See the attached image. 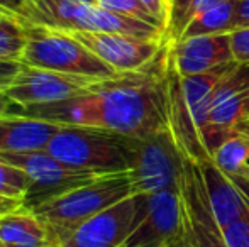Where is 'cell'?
Here are the masks:
<instances>
[{"label":"cell","mask_w":249,"mask_h":247,"mask_svg":"<svg viewBox=\"0 0 249 247\" xmlns=\"http://www.w3.org/2000/svg\"><path fill=\"white\" fill-rule=\"evenodd\" d=\"M163 53L139 71L97 80L87 93L41 105L17 107L16 114L58 125H87L127 137H144L168 127Z\"/></svg>","instance_id":"1"},{"label":"cell","mask_w":249,"mask_h":247,"mask_svg":"<svg viewBox=\"0 0 249 247\" xmlns=\"http://www.w3.org/2000/svg\"><path fill=\"white\" fill-rule=\"evenodd\" d=\"M131 195V173H112L44 201L33 212L50 231L53 244L59 246L80 224Z\"/></svg>","instance_id":"2"},{"label":"cell","mask_w":249,"mask_h":247,"mask_svg":"<svg viewBox=\"0 0 249 247\" xmlns=\"http://www.w3.org/2000/svg\"><path fill=\"white\" fill-rule=\"evenodd\" d=\"M20 19L66 33H121L146 39H166L164 31L158 26L110 12L100 5L70 0H26Z\"/></svg>","instance_id":"3"},{"label":"cell","mask_w":249,"mask_h":247,"mask_svg":"<svg viewBox=\"0 0 249 247\" xmlns=\"http://www.w3.org/2000/svg\"><path fill=\"white\" fill-rule=\"evenodd\" d=\"M59 161L102 175L129 171L131 144L127 135L87 125H59L48 144Z\"/></svg>","instance_id":"4"},{"label":"cell","mask_w":249,"mask_h":247,"mask_svg":"<svg viewBox=\"0 0 249 247\" xmlns=\"http://www.w3.org/2000/svg\"><path fill=\"white\" fill-rule=\"evenodd\" d=\"M22 22L26 31V49L20 60L22 65L97 80L121 75L95 56L71 33L26 20Z\"/></svg>","instance_id":"5"},{"label":"cell","mask_w":249,"mask_h":247,"mask_svg":"<svg viewBox=\"0 0 249 247\" xmlns=\"http://www.w3.org/2000/svg\"><path fill=\"white\" fill-rule=\"evenodd\" d=\"M129 144L132 193L153 195L178 186L183 156L178 151L170 127L144 137H129Z\"/></svg>","instance_id":"6"},{"label":"cell","mask_w":249,"mask_h":247,"mask_svg":"<svg viewBox=\"0 0 249 247\" xmlns=\"http://www.w3.org/2000/svg\"><path fill=\"white\" fill-rule=\"evenodd\" d=\"M5 161L20 168L31 180L29 190L24 197V208H36L37 205L59 197L66 191L78 188L104 176L102 173L80 169L59 161L48 149L31 152H0ZM112 175V173H110Z\"/></svg>","instance_id":"7"},{"label":"cell","mask_w":249,"mask_h":247,"mask_svg":"<svg viewBox=\"0 0 249 247\" xmlns=\"http://www.w3.org/2000/svg\"><path fill=\"white\" fill-rule=\"evenodd\" d=\"M146 195H131L80 224L59 247H124L146 214Z\"/></svg>","instance_id":"8"},{"label":"cell","mask_w":249,"mask_h":247,"mask_svg":"<svg viewBox=\"0 0 249 247\" xmlns=\"http://www.w3.org/2000/svg\"><path fill=\"white\" fill-rule=\"evenodd\" d=\"M178 188H180L185 227L190 235L192 246L227 247L224 232L217 224L215 215L210 207L209 193L197 161L183 158Z\"/></svg>","instance_id":"9"},{"label":"cell","mask_w":249,"mask_h":247,"mask_svg":"<svg viewBox=\"0 0 249 247\" xmlns=\"http://www.w3.org/2000/svg\"><path fill=\"white\" fill-rule=\"evenodd\" d=\"M97 78L66 75L22 65L14 82L3 92L19 107L41 105L83 95L92 88Z\"/></svg>","instance_id":"10"},{"label":"cell","mask_w":249,"mask_h":247,"mask_svg":"<svg viewBox=\"0 0 249 247\" xmlns=\"http://www.w3.org/2000/svg\"><path fill=\"white\" fill-rule=\"evenodd\" d=\"M117 73L139 71L163 53L166 39H146L121 33H71Z\"/></svg>","instance_id":"11"},{"label":"cell","mask_w":249,"mask_h":247,"mask_svg":"<svg viewBox=\"0 0 249 247\" xmlns=\"http://www.w3.org/2000/svg\"><path fill=\"white\" fill-rule=\"evenodd\" d=\"M249 86V65H237L215 88L209 110V125L203 134L209 154L236 132V125L243 120L244 90Z\"/></svg>","instance_id":"12"},{"label":"cell","mask_w":249,"mask_h":247,"mask_svg":"<svg viewBox=\"0 0 249 247\" xmlns=\"http://www.w3.org/2000/svg\"><path fill=\"white\" fill-rule=\"evenodd\" d=\"M146 214L124 247H166L183 229L180 188L146 195Z\"/></svg>","instance_id":"13"},{"label":"cell","mask_w":249,"mask_h":247,"mask_svg":"<svg viewBox=\"0 0 249 247\" xmlns=\"http://www.w3.org/2000/svg\"><path fill=\"white\" fill-rule=\"evenodd\" d=\"M166 56L181 76L200 75L234 61L231 33L166 41Z\"/></svg>","instance_id":"14"},{"label":"cell","mask_w":249,"mask_h":247,"mask_svg":"<svg viewBox=\"0 0 249 247\" xmlns=\"http://www.w3.org/2000/svg\"><path fill=\"white\" fill-rule=\"evenodd\" d=\"M200 165L207 193H209L210 207L215 215L220 229L227 227L237 218L249 214V201L239 190V186L215 166L212 159H207Z\"/></svg>","instance_id":"15"},{"label":"cell","mask_w":249,"mask_h":247,"mask_svg":"<svg viewBox=\"0 0 249 247\" xmlns=\"http://www.w3.org/2000/svg\"><path fill=\"white\" fill-rule=\"evenodd\" d=\"M59 125L22 114L0 115V152H31L46 149Z\"/></svg>","instance_id":"16"},{"label":"cell","mask_w":249,"mask_h":247,"mask_svg":"<svg viewBox=\"0 0 249 247\" xmlns=\"http://www.w3.org/2000/svg\"><path fill=\"white\" fill-rule=\"evenodd\" d=\"M237 65L239 63L231 61L226 63V65L217 66V68L210 69V71L200 73V75H192V76L180 75L181 92H183L185 103H187V109L190 112L192 120L195 122L200 135H202V141H203V134L207 131V125H209V110L213 99V93H215V88Z\"/></svg>","instance_id":"17"},{"label":"cell","mask_w":249,"mask_h":247,"mask_svg":"<svg viewBox=\"0 0 249 247\" xmlns=\"http://www.w3.org/2000/svg\"><path fill=\"white\" fill-rule=\"evenodd\" d=\"M0 244L7 247H54L43 220L24 207L0 217Z\"/></svg>","instance_id":"18"},{"label":"cell","mask_w":249,"mask_h":247,"mask_svg":"<svg viewBox=\"0 0 249 247\" xmlns=\"http://www.w3.org/2000/svg\"><path fill=\"white\" fill-rule=\"evenodd\" d=\"M212 161L236 185L249 181V137L237 131L231 134L213 151Z\"/></svg>","instance_id":"19"},{"label":"cell","mask_w":249,"mask_h":247,"mask_svg":"<svg viewBox=\"0 0 249 247\" xmlns=\"http://www.w3.org/2000/svg\"><path fill=\"white\" fill-rule=\"evenodd\" d=\"M234 16H236V0L213 7L207 12L200 14L188 22L178 39H187L194 36H207V34H222L234 31ZM177 39V41H178Z\"/></svg>","instance_id":"20"},{"label":"cell","mask_w":249,"mask_h":247,"mask_svg":"<svg viewBox=\"0 0 249 247\" xmlns=\"http://www.w3.org/2000/svg\"><path fill=\"white\" fill-rule=\"evenodd\" d=\"M226 2L229 0H181V2L173 3L170 22L166 27V41L168 43L177 41L192 19Z\"/></svg>","instance_id":"21"},{"label":"cell","mask_w":249,"mask_h":247,"mask_svg":"<svg viewBox=\"0 0 249 247\" xmlns=\"http://www.w3.org/2000/svg\"><path fill=\"white\" fill-rule=\"evenodd\" d=\"M26 49V31L20 17L7 14L0 19V63L20 61Z\"/></svg>","instance_id":"22"},{"label":"cell","mask_w":249,"mask_h":247,"mask_svg":"<svg viewBox=\"0 0 249 247\" xmlns=\"http://www.w3.org/2000/svg\"><path fill=\"white\" fill-rule=\"evenodd\" d=\"M31 180L20 168L5 161L0 156V195L24 200L29 190Z\"/></svg>","instance_id":"23"},{"label":"cell","mask_w":249,"mask_h":247,"mask_svg":"<svg viewBox=\"0 0 249 247\" xmlns=\"http://www.w3.org/2000/svg\"><path fill=\"white\" fill-rule=\"evenodd\" d=\"M99 5L110 10V12L121 14V16H125V17H132V19H138V20H142V22H148V24H153V26L161 27L160 22L154 19L153 14L146 9V5L141 0H99ZM161 29H163V27H161Z\"/></svg>","instance_id":"24"},{"label":"cell","mask_w":249,"mask_h":247,"mask_svg":"<svg viewBox=\"0 0 249 247\" xmlns=\"http://www.w3.org/2000/svg\"><path fill=\"white\" fill-rule=\"evenodd\" d=\"M227 247H249V214L222 229Z\"/></svg>","instance_id":"25"},{"label":"cell","mask_w":249,"mask_h":247,"mask_svg":"<svg viewBox=\"0 0 249 247\" xmlns=\"http://www.w3.org/2000/svg\"><path fill=\"white\" fill-rule=\"evenodd\" d=\"M234 61L239 65H249V27L236 29L231 33Z\"/></svg>","instance_id":"26"},{"label":"cell","mask_w":249,"mask_h":247,"mask_svg":"<svg viewBox=\"0 0 249 247\" xmlns=\"http://www.w3.org/2000/svg\"><path fill=\"white\" fill-rule=\"evenodd\" d=\"M141 2L153 14L154 19L160 22V26L164 29V36H166V27L171 16V0H141Z\"/></svg>","instance_id":"27"},{"label":"cell","mask_w":249,"mask_h":247,"mask_svg":"<svg viewBox=\"0 0 249 247\" xmlns=\"http://www.w3.org/2000/svg\"><path fill=\"white\" fill-rule=\"evenodd\" d=\"M22 63L20 61H3L0 63V90H5L19 73Z\"/></svg>","instance_id":"28"},{"label":"cell","mask_w":249,"mask_h":247,"mask_svg":"<svg viewBox=\"0 0 249 247\" xmlns=\"http://www.w3.org/2000/svg\"><path fill=\"white\" fill-rule=\"evenodd\" d=\"M249 27V0H236V16H234V31Z\"/></svg>","instance_id":"29"},{"label":"cell","mask_w":249,"mask_h":247,"mask_svg":"<svg viewBox=\"0 0 249 247\" xmlns=\"http://www.w3.org/2000/svg\"><path fill=\"white\" fill-rule=\"evenodd\" d=\"M22 207H24V203L19 198H10V197H5V195H0V217L7 214H12V212L19 210V208H22Z\"/></svg>","instance_id":"30"},{"label":"cell","mask_w":249,"mask_h":247,"mask_svg":"<svg viewBox=\"0 0 249 247\" xmlns=\"http://www.w3.org/2000/svg\"><path fill=\"white\" fill-rule=\"evenodd\" d=\"M24 3H26V0H0V7L17 17H20Z\"/></svg>","instance_id":"31"},{"label":"cell","mask_w":249,"mask_h":247,"mask_svg":"<svg viewBox=\"0 0 249 247\" xmlns=\"http://www.w3.org/2000/svg\"><path fill=\"white\" fill-rule=\"evenodd\" d=\"M166 247H194L190 241V235H188V232H187V227H185V220H183V229H181V232Z\"/></svg>","instance_id":"32"},{"label":"cell","mask_w":249,"mask_h":247,"mask_svg":"<svg viewBox=\"0 0 249 247\" xmlns=\"http://www.w3.org/2000/svg\"><path fill=\"white\" fill-rule=\"evenodd\" d=\"M14 105H16V103H14L12 100H10L9 97L5 95V92H3V90H0V115L14 114L12 112V107Z\"/></svg>","instance_id":"33"},{"label":"cell","mask_w":249,"mask_h":247,"mask_svg":"<svg viewBox=\"0 0 249 247\" xmlns=\"http://www.w3.org/2000/svg\"><path fill=\"white\" fill-rule=\"evenodd\" d=\"M246 119H249V86L244 90V99H243V120Z\"/></svg>","instance_id":"34"},{"label":"cell","mask_w":249,"mask_h":247,"mask_svg":"<svg viewBox=\"0 0 249 247\" xmlns=\"http://www.w3.org/2000/svg\"><path fill=\"white\" fill-rule=\"evenodd\" d=\"M236 131L237 132H241V134H244V135H248L249 137V125H246V124H237L236 125Z\"/></svg>","instance_id":"35"},{"label":"cell","mask_w":249,"mask_h":247,"mask_svg":"<svg viewBox=\"0 0 249 247\" xmlns=\"http://www.w3.org/2000/svg\"><path fill=\"white\" fill-rule=\"evenodd\" d=\"M70 2H78V3H90V5H99V0H70Z\"/></svg>","instance_id":"36"},{"label":"cell","mask_w":249,"mask_h":247,"mask_svg":"<svg viewBox=\"0 0 249 247\" xmlns=\"http://www.w3.org/2000/svg\"><path fill=\"white\" fill-rule=\"evenodd\" d=\"M7 14H10V12H7L5 9H2V7H0V19H2L3 16H7Z\"/></svg>","instance_id":"37"},{"label":"cell","mask_w":249,"mask_h":247,"mask_svg":"<svg viewBox=\"0 0 249 247\" xmlns=\"http://www.w3.org/2000/svg\"><path fill=\"white\" fill-rule=\"evenodd\" d=\"M241 124H246V125H249V119H246V120H243Z\"/></svg>","instance_id":"38"},{"label":"cell","mask_w":249,"mask_h":247,"mask_svg":"<svg viewBox=\"0 0 249 247\" xmlns=\"http://www.w3.org/2000/svg\"><path fill=\"white\" fill-rule=\"evenodd\" d=\"M177 2H181V0H171V5H173V3H177Z\"/></svg>","instance_id":"39"},{"label":"cell","mask_w":249,"mask_h":247,"mask_svg":"<svg viewBox=\"0 0 249 247\" xmlns=\"http://www.w3.org/2000/svg\"><path fill=\"white\" fill-rule=\"evenodd\" d=\"M0 247H7V246H3V244H0Z\"/></svg>","instance_id":"40"},{"label":"cell","mask_w":249,"mask_h":247,"mask_svg":"<svg viewBox=\"0 0 249 247\" xmlns=\"http://www.w3.org/2000/svg\"><path fill=\"white\" fill-rule=\"evenodd\" d=\"M54 247H59V246H54Z\"/></svg>","instance_id":"41"}]
</instances>
